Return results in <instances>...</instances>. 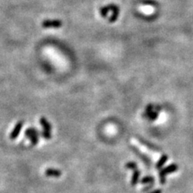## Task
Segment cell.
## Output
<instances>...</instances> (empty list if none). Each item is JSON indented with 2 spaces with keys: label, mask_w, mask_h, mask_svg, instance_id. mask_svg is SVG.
<instances>
[{
  "label": "cell",
  "mask_w": 193,
  "mask_h": 193,
  "mask_svg": "<svg viewBox=\"0 0 193 193\" xmlns=\"http://www.w3.org/2000/svg\"><path fill=\"white\" fill-rule=\"evenodd\" d=\"M161 108L158 106H154L150 104L146 107L145 113H143V118H146L149 121H155L158 118V111H160Z\"/></svg>",
  "instance_id": "1"
},
{
  "label": "cell",
  "mask_w": 193,
  "mask_h": 193,
  "mask_svg": "<svg viewBox=\"0 0 193 193\" xmlns=\"http://www.w3.org/2000/svg\"><path fill=\"white\" fill-rule=\"evenodd\" d=\"M40 123L43 128V138H44L45 139H47V140L51 139V138H52V134H51V132H52V126H51L49 122L44 117H41L40 119Z\"/></svg>",
  "instance_id": "2"
},
{
  "label": "cell",
  "mask_w": 193,
  "mask_h": 193,
  "mask_svg": "<svg viewBox=\"0 0 193 193\" xmlns=\"http://www.w3.org/2000/svg\"><path fill=\"white\" fill-rule=\"evenodd\" d=\"M179 167L178 165L175 164V163H172V164L167 166V167H165L163 169H161V171L159 172V182L160 184H164L166 183V175L168 174H171V173H173V172H175L178 170Z\"/></svg>",
  "instance_id": "3"
},
{
  "label": "cell",
  "mask_w": 193,
  "mask_h": 193,
  "mask_svg": "<svg viewBox=\"0 0 193 193\" xmlns=\"http://www.w3.org/2000/svg\"><path fill=\"white\" fill-rule=\"evenodd\" d=\"M40 133L38 130L34 127H30L25 130V137L30 140L32 146L37 145L39 142V135Z\"/></svg>",
  "instance_id": "4"
},
{
  "label": "cell",
  "mask_w": 193,
  "mask_h": 193,
  "mask_svg": "<svg viewBox=\"0 0 193 193\" xmlns=\"http://www.w3.org/2000/svg\"><path fill=\"white\" fill-rule=\"evenodd\" d=\"M24 126V122L23 121H19L16 123V125L15 126L14 129H12V131L10 134V139H15L17 137L19 136V133L21 132V129Z\"/></svg>",
  "instance_id": "5"
},
{
  "label": "cell",
  "mask_w": 193,
  "mask_h": 193,
  "mask_svg": "<svg viewBox=\"0 0 193 193\" xmlns=\"http://www.w3.org/2000/svg\"><path fill=\"white\" fill-rule=\"evenodd\" d=\"M130 147H131L132 151H134V153L136 154L137 155L139 156V158L141 159L143 161V162L145 163V164L149 165V166L151 165V160H150V159H149L148 157L146 155H144L143 153H142L141 151H140V150H139L138 147H136L135 146H131Z\"/></svg>",
  "instance_id": "6"
},
{
  "label": "cell",
  "mask_w": 193,
  "mask_h": 193,
  "mask_svg": "<svg viewBox=\"0 0 193 193\" xmlns=\"http://www.w3.org/2000/svg\"><path fill=\"white\" fill-rule=\"evenodd\" d=\"M138 139H139V142H140L142 145H143V146H145L148 149L151 150V151H161V149L159 148V147L156 146L155 145H154V144H152L151 142H150L146 141V140H144L143 139H141V138H138Z\"/></svg>",
  "instance_id": "7"
},
{
  "label": "cell",
  "mask_w": 193,
  "mask_h": 193,
  "mask_svg": "<svg viewBox=\"0 0 193 193\" xmlns=\"http://www.w3.org/2000/svg\"><path fill=\"white\" fill-rule=\"evenodd\" d=\"M62 172L60 170L54 168H47L45 171V175L47 177H60L61 175Z\"/></svg>",
  "instance_id": "8"
},
{
  "label": "cell",
  "mask_w": 193,
  "mask_h": 193,
  "mask_svg": "<svg viewBox=\"0 0 193 193\" xmlns=\"http://www.w3.org/2000/svg\"><path fill=\"white\" fill-rule=\"evenodd\" d=\"M61 26V22L58 20H54V21H45L43 23V27L44 28H60Z\"/></svg>",
  "instance_id": "9"
},
{
  "label": "cell",
  "mask_w": 193,
  "mask_h": 193,
  "mask_svg": "<svg viewBox=\"0 0 193 193\" xmlns=\"http://www.w3.org/2000/svg\"><path fill=\"white\" fill-rule=\"evenodd\" d=\"M139 177H140V172H139L138 169L134 170V172H133V175H132L131 178V182H130L131 186H135V185L139 183Z\"/></svg>",
  "instance_id": "10"
},
{
  "label": "cell",
  "mask_w": 193,
  "mask_h": 193,
  "mask_svg": "<svg viewBox=\"0 0 193 193\" xmlns=\"http://www.w3.org/2000/svg\"><path fill=\"white\" fill-rule=\"evenodd\" d=\"M168 159H169V157H168V155H162V156L160 157V159H159V161L157 162H156V164H155V167L157 168V169H160V168H162V166L167 162V161L168 160Z\"/></svg>",
  "instance_id": "11"
},
{
  "label": "cell",
  "mask_w": 193,
  "mask_h": 193,
  "mask_svg": "<svg viewBox=\"0 0 193 193\" xmlns=\"http://www.w3.org/2000/svg\"><path fill=\"white\" fill-rule=\"evenodd\" d=\"M140 183L142 184H154L155 183V179L152 176H146L142 178V179L140 180Z\"/></svg>",
  "instance_id": "12"
},
{
  "label": "cell",
  "mask_w": 193,
  "mask_h": 193,
  "mask_svg": "<svg viewBox=\"0 0 193 193\" xmlns=\"http://www.w3.org/2000/svg\"><path fill=\"white\" fill-rule=\"evenodd\" d=\"M126 169H129V170H135L138 169V165H137L136 162H129L127 163H126Z\"/></svg>",
  "instance_id": "13"
},
{
  "label": "cell",
  "mask_w": 193,
  "mask_h": 193,
  "mask_svg": "<svg viewBox=\"0 0 193 193\" xmlns=\"http://www.w3.org/2000/svg\"><path fill=\"white\" fill-rule=\"evenodd\" d=\"M153 187H154V184H150L149 185L146 186L143 189H142V192H148V191H150Z\"/></svg>",
  "instance_id": "14"
},
{
  "label": "cell",
  "mask_w": 193,
  "mask_h": 193,
  "mask_svg": "<svg viewBox=\"0 0 193 193\" xmlns=\"http://www.w3.org/2000/svg\"><path fill=\"white\" fill-rule=\"evenodd\" d=\"M162 191L160 190V189H156V190H154L152 191H150V192H147V193H162Z\"/></svg>",
  "instance_id": "15"
}]
</instances>
